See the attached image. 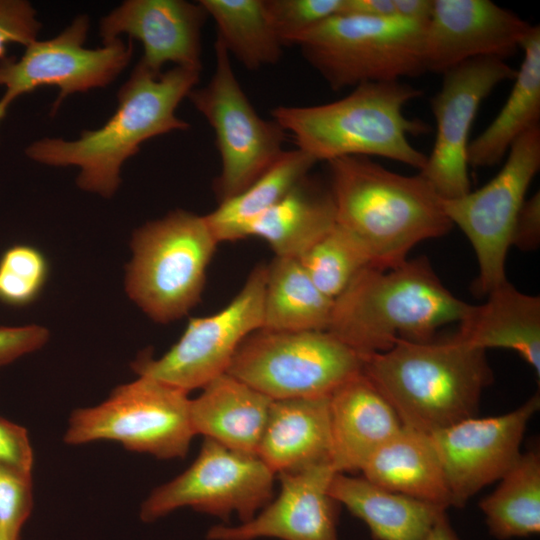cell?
Masks as SVG:
<instances>
[{
	"mask_svg": "<svg viewBox=\"0 0 540 540\" xmlns=\"http://www.w3.org/2000/svg\"><path fill=\"white\" fill-rule=\"evenodd\" d=\"M327 164L336 224L357 241L369 266L396 267L417 244L453 227L442 198L420 174H398L366 156Z\"/></svg>",
	"mask_w": 540,
	"mask_h": 540,
	"instance_id": "cell-1",
	"label": "cell"
},
{
	"mask_svg": "<svg viewBox=\"0 0 540 540\" xmlns=\"http://www.w3.org/2000/svg\"><path fill=\"white\" fill-rule=\"evenodd\" d=\"M198 70L175 66L155 75L139 62L117 94L115 113L99 129L83 131L77 140L44 138L30 144L28 158L50 166H78L77 185L109 198L117 191L123 163L145 141L189 123L176 110L200 78Z\"/></svg>",
	"mask_w": 540,
	"mask_h": 540,
	"instance_id": "cell-2",
	"label": "cell"
},
{
	"mask_svg": "<svg viewBox=\"0 0 540 540\" xmlns=\"http://www.w3.org/2000/svg\"><path fill=\"white\" fill-rule=\"evenodd\" d=\"M469 306L421 256L390 269L363 268L334 299L327 331L360 355L381 353L399 339L432 340L440 327L459 323Z\"/></svg>",
	"mask_w": 540,
	"mask_h": 540,
	"instance_id": "cell-3",
	"label": "cell"
},
{
	"mask_svg": "<svg viewBox=\"0 0 540 540\" xmlns=\"http://www.w3.org/2000/svg\"><path fill=\"white\" fill-rule=\"evenodd\" d=\"M361 357L362 373L402 425L427 434L476 416L493 381L486 351L455 334L441 341L399 339L385 352Z\"/></svg>",
	"mask_w": 540,
	"mask_h": 540,
	"instance_id": "cell-4",
	"label": "cell"
},
{
	"mask_svg": "<svg viewBox=\"0 0 540 540\" xmlns=\"http://www.w3.org/2000/svg\"><path fill=\"white\" fill-rule=\"evenodd\" d=\"M423 94L401 81L358 85L345 97L311 106L279 105L270 113L296 148L318 161L344 156H379L418 169L427 156L409 141V135L429 131L426 123L409 119L405 105Z\"/></svg>",
	"mask_w": 540,
	"mask_h": 540,
	"instance_id": "cell-5",
	"label": "cell"
},
{
	"mask_svg": "<svg viewBox=\"0 0 540 540\" xmlns=\"http://www.w3.org/2000/svg\"><path fill=\"white\" fill-rule=\"evenodd\" d=\"M218 243L205 215L178 209L145 223L131 241L128 296L155 322L183 317L200 300Z\"/></svg>",
	"mask_w": 540,
	"mask_h": 540,
	"instance_id": "cell-6",
	"label": "cell"
},
{
	"mask_svg": "<svg viewBox=\"0 0 540 540\" xmlns=\"http://www.w3.org/2000/svg\"><path fill=\"white\" fill-rule=\"evenodd\" d=\"M426 24L398 17L338 14L303 34L294 45L328 86L338 91L425 73Z\"/></svg>",
	"mask_w": 540,
	"mask_h": 540,
	"instance_id": "cell-7",
	"label": "cell"
},
{
	"mask_svg": "<svg viewBox=\"0 0 540 540\" xmlns=\"http://www.w3.org/2000/svg\"><path fill=\"white\" fill-rule=\"evenodd\" d=\"M190 400L184 390L139 376L99 405L75 409L63 440L69 445L114 441L158 459L184 458L196 435Z\"/></svg>",
	"mask_w": 540,
	"mask_h": 540,
	"instance_id": "cell-8",
	"label": "cell"
},
{
	"mask_svg": "<svg viewBox=\"0 0 540 540\" xmlns=\"http://www.w3.org/2000/svg\"><path fill=\"white\" fill-rule=\"evenodd\" d=\"M361 371V355L328 331L260 328L242 341L226 373L280 400L329 396Z\"/></svg>",
	"mask_w": 540,
	"mask_h": 540,
	"instance_id": "cell-9",
	"label": "cell"
},
{
	"mask_svg": "<svg viewBox=\"0 0 540 540\" xmlns=\"http://www.w3.org/2000/svg\"><path fill=\"white\" fill-rule=\"evenodd\" d=\"M214 50L210 81L194 88L188 98L215 133L221 170L214 190L222 202L246 189L278 159L287 133L256 112L236 78L230 55L217 39Z\"/></svg>",
	"mask_w": 540,
	"mask_h": 540,
	"instance_id": "cell-10",
	"label": "cell"
},
{
	"mask_svg": "<svg viewBox=\"0 0 540 540\" xmlns=\"http://www.w3.org/2000/svg\"><path fill=\"white\" fill-rule=\"evenodd\" d=\"M539 168L540 125L513 143L504 165L487 184L461 197L442 199L446 216L474 249L479 274L473 288L479 296L507 280L505 263L513 227Z\"/></svg>",
	"mask_w": 540,
	"mask_h": 540,
	"instance_id": "cell-11",
	"label": "cell"
},
{
	"mask_svg": "<svg viewBox=\"0 0 540 540\" xmlns=\"http://www.w3.org/2000/svg\"><path fill=\"white\" fill-rule=\"evenodd\" d=\"M275 475L257 455L205 438L193 463L143 501L140 519L150 523L191 507L225 521L236 515L246 522L272 500Z\"/></svg>",
	"mask_w": 540,
	"mask_h": 540,
	"instance_id": "cell-12",
	"label": "cell"
},
{
	"mask_svg": "<svg viewBox=\"0 0 540 540\" xmlns=\"http://www.w3.org/2000/svg\"><path fill=\"white\" fill-rule=\"evenodd\" d=\"M267 265H257L231 302L215 314L191 318L180 339L161 357L140 355L131 364L147 376L190 392L227 372L242 341L260 329Z\"/></svg>",
	"mask_w": 540,
	"mask_h": 540,
	"instance_id": "cell-13",
	"label": "cell"
},
{
	"mask_svg": "<svg viewBox=\"0 0 540 540\" xmlns=\"http://www.w3.org/2000/svg\"><path fill=\"white\" fill-rule=\"evenodd\" d=\"M88 28V17L80 15L56 37L30 43L19 59L0 60V86L5 87L0 98V123L17 97L40 86L59 89L54 113L67 96L105 87L128 66L133 55L131 39L127 44L118 38L88 49L83 46Z\"/></svg>",
	"mask_w": 540,
	"mask_h": 540,
	"instance_id": "cell-14",
	"label": "cell"
},
{
	"mask_svg": "<svg viewBox=\"0 0 540 540\" xmlns=\"http://www.w3.org/2000/svg\"><path fill=\"white\" fill-rule=\"evenodd\" d=\"M517 70L494 57L465 61L445 73L440 90L432 97L436 137L424 168L419 172L442 199L470 190L467 149L469 132L483 100Z\"/></svg>",
	"mask_w": 540,
	"mask_h": 540,
	"instance_id": "cell-15",
	"label": "cell"
},
{
	"mask_svg": "<svg viewBox=\"0 0 540 540\" xmlns=\"http://www.w3.org/2000/svg\"><path fill=\"white\" fill-rule=\"evenodd\" d=\"M537 392L516 409L496 416L467 418L430 433L454 507L500 480L521 455L530 419L539 410Z\"/></svg>",
	"mask_w": 540,
	"mask_h": 540,
	"instance_id": "cell-16",
	"label": "cell"
},
{
	"mask_svg": "<svg viewBox=\"0 0 540 540\" xmlns=\"http://www.w3.org/2000/svg\"><path fill=\"white\" fill-rule=\"evenodd\" d=\"M532 25L490 0H434L426 24V72L443 74L471 59L505 60L521 45Z\"/></svg>",
	"mask_w": 540,
	"mask_h": 540,
	"instance_id": "cell-17",
	"label": "cell"
},
{
	"mask_svg": "<svg viewBox=\"0 0 540 540\" xmlns=\"http://www.w3.org/2000/svg\"><path fill=\"white\" fill-rule=\"evenodd\" d=\"M335 473L330 463H323L277 474L276 499L246 522L212 526L207 540H339V504L329 494Z\"/></svg>",
	"mask_w": 540,
	"mask_h": 540,
	"instance_id": "cell-18",
	"label": "cell"
},
{
	"mask_svg": "<svg viewBox=\"0 0 540 540\" xmlns=\"http://www.w3.org/2000/svg\"><path fill=\"white\" fill-rule=\"evenodd\" d=\"M199 3L184 0H127L100 21L106 44L126 33L143 44L139 63L155 75L171 62L201 71V31L208 18Z\"/></svg>",
	"mask_w": 540,
	"mask_h": 540,
	"instance_id": "cell-19",
	"label": "cell"
},
{
	"mask_svg": "<svg viewBox=\"0 0 540 540\" xmlns=\"http://www.w3.org/2000/svg\"><path fill=\"white\" fill-rule=\"evenodd\" d=\"M331 465L336 473L361 470L402 423L390 403L361 372L329 396Z\"/></svg>",
	"mask_w": 540,
	"mask_h": 540,
	"instance_id": "cell-20",
	"label": "cell"
},
{
	"mask_svg": "<svg viewBox=\"0 0 540 540\" xmlns=\"http://www.w3.org/2000/svg\"><path fill=\"white\" fill-rule=\"evenodd\" d=\"M329 396L272 401L257 450L272 472L331 464Z\"/></svg>",
	"mask_w": 540,
	"mask_h": 540,
	"instance_id": "cell-21",
	"label": "cell"
},
{
	"mask_svg": "<svg viewBox=\"0 0 540 540\" xmlns=\"http://www.w3.org/2000/svg\"><path fill=\"white\" fill-rule=\"evenodd\" d=\"M487 301L470 305L455 335L486 351L517 352L540 375V298L517 290L508 280L494 287Z\"/></svg>",
	"mask_w": 540,
	"mask_h": 540,
	"instance_id": "cell-22",
	"label": "cell"
},
{
	"mask_svg": "<svg viewBox=\"0 0 540 540\" xmlns=\"http://www.w3.org/2000/svg\"><path fill=\"white\" fill-rule=\"evenodd\" d=\"M202 389L190 400L195 434L229 449L257 455L273 400L228 373Z\"/></svg>",
	"mask_w": 540,
	"mask_h": 540,
	"instance_id": "cell-23",
	"label": "cell"
},
{
	"mask_svg": "<svg viewBox=\"0 0 540 540\" xmlns=\"http://www.w3.org/2000/svg\"><path fill=\"white\" fill-rule=\"evenodd\" d=\"M372 483L442 508L453 506L446 477L430 435L406 426L361 468Z\"/></svg>",
	"mask_w": 540,
	"mask_h": 540,
	"instance_id": "cell-24",
	"label": "cell"
},
{
	"mask_svg": "<svg viewBox=\"0 0 540 540\" xmlns=\"http://www.w3.org/2000/svg\"><path fill=\"white\" fill-rule=\"evenodd\" d=\"M329 494L367 525L374 540H424L447 510L346 473H335Z\"/></svg>",
	"mask_w": 540,
	"mask_h": 540,
	"instance_id": "cell-25",
	"label": "cell"
},
{
	"mask_svg": "<svg viewBox=\"0 0 540 540\" xmlns=\"http://www.w3.org/2000/svg\"><path fill=\"white\" fill-rule=\"evenodd\" d=\"M336 225L329 188L307 175L279 202L249 224L245 238L264 239L275 257L299 259Z\"/></svg>",
	"mask_w": 540,
	"mask_h": 540,
	"instance_id": "cell-26",
	"label": "cell"
},
{
	"mask_svg": "<svg viewBox=\"0 0 540 540\" xmlns=\"http://www.w3.org/2000/svg\"><path fill=\"white\" fill-rule=\"evenodd\" d=\"M523 61L513 79L512 90L493 121L467 149L468 165L499 164L513 143L540 120V27L532 25L521 45Z\"/></svg>",
	"mask_w": 540,
	"mask_h": 540,
	"instance_id": "cell-27",
	"label": "cell"
},
{
	"mask_svg": "<svg viewBox=\"0 0 540 540\" xmlns=\"http://www.w3.org/2000/svg\"><path fill=\"white\" fill-rule=\"evenodd\" d=\"M333 301L316 287L298 259L275 257L267 265L261 328L327 331Z\"/></svg>",
	"mask_w": 540,
	"mask_h": 540,
	"instance_id": "cell-28",
	"label": "cell"
},
{
	"mask_svg": "<svg viewBox=\"0 0 540 540\" xmlns=\"http://www.w3.org/2000/svg\"><path fill=\"white\" fill-rule=\"evenodd\" d=\"M315 163L312 156L298 148L284 150L246 189L205 215L216 240L220 243L245 238L249 224L279 202Z\"/></svg>",
	"mask_w": 540,
	"mask_h": 540,
	"instance_id": "cell-29",
	"label": "cell"
},
{
	"mask_svg": "<svg viewBox=\"0 0 540 540\" xmlns=\"http://www.w3.org/2000/svg\"><path fill=\"white\" fill-rule=\"evenodd\" d=\"M490 535L498 540L540 532V456L521 454L497 488L479 504Z\"/></svg>",
	"mask_w": 540,
	"mask_h": 540,
	"instance_id": "cell-30",
	"label": "cell"
},
{
	"mask_svg": "<svg viewBox=\"0 0 540 540\" xmlns=\"http://www.w3.org/2000/svg\"><path fill=\"white\" fill-rule=\"evenodd\" d=\"M217 26V40L246 69L274 65L283 44L267 17L263 0H199Z\"/></svg>",
	"mask_w": 540,
	"mask_h": 540,
	"instance_id": "cell-31",
	"label": "cell"
},
{
	"mask_svg": "<svg viewBox=\"0 0 540 540\" xmlns=\"http://www.w3.org/2000/svg\"><path fill=\"white\" fill-rule=\"evenodd\" d=\"M298 260L316 287L332 300L369 266L357 241L337 224Z\"/></svg>",
	"mask_w": 540,
	"mask_h": 540,
	"instance_id": "cell-32",
	"label": "cell"
},
{
	"mask_svg": "<svg viewBox=\"0 0 540 540\" xmlns=\"http://www.w3.org/2000/svg\"><path fill=\"white\" fill-rule=\"evenodd\" d=\"M48 262L44 254L31 245L8 248L0 258V301L24 306L34 301L45 285Z\"/></svg>",
	"mask_w": 540,
	"mask_h": 540,
	"instance_id": "cell-33",
	"label": "cell"
},
{
	"mask_svg": "<svg viewBox=\"0 0 540 540\" xmlns=\"http://www.w3.org/2000/svg\"><path fill=\"white\" fill-rule=\"evenodd\" d=\"M272 28L283 46L294 45L303 34L341 14L344 0H263Z\"/></svg>",
	"mask_w": 540,
	"mask_h": 540,
	"instance_id": "cell-34",
	"label": "cell"
},
{
	"mask_svg": "<svg viewBox=\"0 0 540 540\" xmlns=\"http://www.w3.org/2000/svg\"><path fill=\"white\" fill-rule=\"evenodd\" d=\"M32 507L31 473L0 465V535L19 540Z\"/></svg>",
	"mask_w": 540,
	"mask_h": 540,
	"instance_id": "cell-35",
	"label": "cell"
},
{
	"mask_svg": "<svg viewBox=\"0 0 540 540\" xmlns=\"http://www.w3.org/2000/svg\"><path fill=\"white\" fill-rule=\"evenodd\" d=\"M41 23L36 11L25 0H0V60L12 43L28 46L37 40Z\"/></svg>",
	"mask_w": 540,
	"mask_h": 540,
	"instance_id": "cell-36",
	"label": "cell"
},
{
	"mask_svg": "<svg viewBox=\"0 0 540 540\" xmlns=\"http://www.w3.org/2000/svg\"><path fill=\"white\" fill-rule=\"evenodd\" d=\"M33 455L27 430L0 417V465L31 473Z\"/></svg>",
	"mask_w": 540,
	"mask_h": 540,
	"instance_id": "cell-37",
	"label": "cell"
},
{
	"mask_svg": "<svg viewBox=\"0 0 540 540\" xmlns=\"http://www.w3.org/2000/svg\"><path fill=\"white\" fill-rule=\"evenodd\" d=\"M49 332L39 325L0 327V366L43 347Z\"/></svg>",
	"mask_w": 540,
	"mask_h": 540,
	"instance_id": "cell-38",
	"label": "cell"
},
{
	"mask_svg": "<svg viewBox=\"0 0 540 540\" xmlns=\"http://www.w3.org/2000/svg\"><path fill=\"white\" fill-rule=\"evenodd\" d=\"M540 244V193L537 191L522 204L513 227L511 246L523 251Z\"/></svg>",
	"mask_w": 540,
	"mask_h": 540,
	"instance_id": "cell-39",
	"label": "cell"
},
{
	"mask_svg": "<svg viewBox=\"0 0 540 540\" xmlns=\"http://www.w3.org/2000/svg\"><path fill=\"white\" fill-rule=\"evenodd\" d=\"M341 14L372 18L396 17L393 0H344Z\"/></svg>",
	"mask_w": 540,
	"mask_h": 540,
	"instance_id": "cell-40",
	"label": "cell"
},
{
	"mask_svg": "<svg viewBox=\"0 0 540 540\" xmlns=\"http://www.w3.org/2000/svg\"><path fill=\"white\" fill-rule=\"evenodd\" d=\"M393 3L398 18L427 23L432 16L434 0H393Z\"/></svg>",
	"mask_w": 540,
	"mask_h": 540,
	"instance_id": "cell-41",
	"label": "cell"
},
{
	"mask_svg": "<svg viewBox=\"0 0 540 540\" xmlns=\"http://www.w3.org/2000/svg\"><path fill=\"white\" fill-rule=\"evenodd\" d=\"M424 540H461L453 529L446 512L440 515Z\"/></svg>",
	"mask_w": 540,
	"mask_h": 540,
	"instance_id": "cell-42",
	"label": "cell"
},
{
	"mask_svg": "<svg viewBox=\"0 0 540 540\" xmlns=\"http://www.w3.org/2000/svg\"><path fill=\"white\" fill-rule=\"evenodd\" d=\"M0 540H13V539H10V538H8V537H5V536H3V535H0Z\"/></svg>",
	"mask_w": 540,
	"mask_h": 540,
	"instance_id": "cell-43",
	"label": "cell"
}]
</instances>
